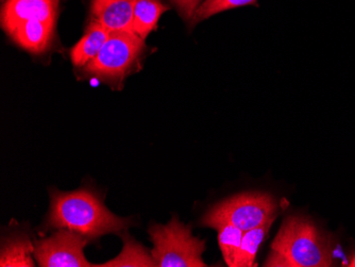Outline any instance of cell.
Returning <instances> with one entry per match:
<instances>
[{
  "instance_id": "obj_1",
  "label": "cell",
  "mask_w": 355,
  "mask_h": 267,
  "mask_svg": "<svg viewBox=\"0 0 355 267\" xmlns=\"http://www.w3.org/2000/svg\"><path fill=\"white\" fill-rule=\"evenodd\" d=\"M51 196L47 219L51 228L69 229L96 240L111 233L125 232L132 226V218L112 213L98 195L87 189L73 192L53 190Z\"/></svg>"
},
{
  "instance_id": "obj_9",
  "label": "cell",
  "mask_w": 355,
  "mask_h": 267,
  "mask_svg": "<svg viewBox=\"0 0 355 267\" xmlns=\"http://www.w3.org/2000/svg\"><path fill=\"white\" fill-rule=\"evenodd\" d=\"M55 27V23L30 19L17 26L9 35L25 51L31 53H42L47 51L51 45Z\"/></svg>"
},
{
  "instance_id": "obj_17",
  "label": "cell",
  "mask_w": 355,
  "mask_h": 267,
  "mask_svg": "<svg viewBox=\"0 0 355 267\" xmlns=\"http://www.w3.org/2000/svg\"><path fill=\"white\" fill-rule=\"evenodd\" d=\"M185 21H191L193 14L201 5V0H171Z\"/></svg>"
},
{
  "instance_id": "obj_8",
  "label": "cell",
  "mask_w": 355,
  "mask_h": 267,
  "mask_svg": "<svg viewBox=\"0 0 355 267\" xmlns=\"http://www.w3.org/2000/svg\"><path fill=\"white\" fill-rule=\"evenodd\" d=\"M135 3L137 0H92V21H97L112 33H133Z\"/></svg>"
},
{
  "instance_id": "obj_12",
  "label": "cell",
  "mask_w": 355,
  "mask_h": 267,
  "mask_svg": "<svg viewBox=\"0 0 355 267\" xmlns=\"http://www.w3.org/2000/svg\"><path fill=\"white\" fill-rule=\"evenodd\" d=\"M123 247L121 254L103 264L97 265L101 267H155V263L151 252H148L143 245L137 243L130 235H121Z\"/></svg>"
},
{
  "instance_id": "obj_3",
  "label": "cell",
  "mask_w": 355,
  "mask_h": 267,
  "mask_svg": "<svg viewBox=\"0 0 355 267\" xmlns=\"http://www.w3.org/2000/svg\"><path fill=\"white\" fill-rule=\"evenodd\" d=\"M153 248L151 256L157 267H205L202 259L205 241L193 236L191 226L173 215L166 225L153 224L148 229Z\"/></svg>"
},
{
  "instance_id": "obj_10",
  "label": "cell",
  "mask_w": 355,
  "mask_h": 267,
  "mask_svg": "<svg viewBox=\"0 0 355 267\" xmlns=\"http://www.w3.org/2000/svg\"><path fill=\"white\" fill-rule=\"evenodd\" d=\"M111 33L112 31L101 24L91 19L83 39L80 40L71 49V58L73 67L83 69L98 55Z\"/></svg>"
},
{
  "instance_id": "obj_16",
  "label": "cell",
  "mask_w": 355,
  "mask_h": 267,
  "mask_svg": "<svg viewBox=\"0 0 355 267\" xmlns=\"http://www.w3.org/2000/svg\"><path fill=\"white\" fill-rule=\"evenodd\" d=\"M254 3L255 0H205V3H201L193 14L191 24L195 25L199 21L213 17L215 14Z\"/></svg>"
},
{
  "instance_id": "obj_2",
  "label": "cell",
  "mask_w": 355,
  "mask_h": 267,
  "mask_svg": "<svg viewBox=\"0 0 355 267\" xmlns=\"http://www.w3.org/2000/svg\"><path fill=\"white\" fill-rule=\"evenodd\" d=\"M332 258L328 235L310 217L289 215L273 240L265 266H332Z\"/></svg>"
},
{
  "instance_id": "obj_4",
  "label": "cell",
  "mask_w": 355,
  "mask_h": 267,
  "mask_svg": "<svg viewBox=\"0 0 355 267\" xmlns=\"http://www.w3.org/2000/svg\"><path fill=\"white\" fill-rule=\"evenodd\" d=\"M145 51V41L127 31H113L98 55L89 61L83 71L110 85L121 87L123 81L139 63Z\"/></svg>"
},
{
  "instance_id": "obj_6",
  "label": "cell",
  "mask_w": 355,
  "mask_h": 267,
  "mask_svg": "<svg viewBox=\"0 0 355 267\" xmlns=\"http://www.w3.org/2000/svg\"><path fill=\"white\" fill-rule=\"evenodd\" d=\"M89 239L69 229H59L43 240L37 241L33 257L41 267L97 266L85 258Z\"/></svg>"
},
{
  "instance_id": "obj_11",
  "label": "cell",
  "mask_w": 355,
  "mask_h": 267,
  "mask_svg": "<svg viewBox=\"0 0 355 267\" xmlns=\"http://www.w3.org/2000/svg\"><path fill=\"white\" fill-rule=\"evenodd\" d=\"M167 10L168 8L161 0H137L133 10V33L145 41Z\"/></svg>"
},
{
  "instance_id": "obj_7",
  "label": "cell",
  "mask_w": 355,
  "mask_h": 267,
  "mask_svg": "<svg viewBox=\"0 0 355 267\" xmlns=\"http://www.w3.org/2000/svg\"><path fill=\"white\" fill-rule=\"evenodd\" d=\"M57 1L53 0H6L1 10V27L8 35L30 19L57 21Z\"/></svg>"
},
{
  "instance_id": "obj_13",
  "label": "cell",
  "mask_w": 355,
  "mask_h": 267,
  "mask_svg": "<svg viewBox=\"0 0 355 267\" xmlns=\"http://www.w3.org/2000/svg\"><path fill=\"white\" fill-rule=\"evenodd\" d=\"M276 217L268 219L261 226L255 227L248 231H244L241 239V247L235 260L234 267L254 266L255 257L260 248L261 244L266 239L268 231L270 230Z\"/></svg>"
},
{
  "instance_id": "obj_14",
  "label": "cell",
  "mask_w": 355,
  "mask_h": 267,
  "mask_svg": "<svg viewBox=\"0 0 355 267\" xmlns=\"http://www.w3.org/2000/svg\"><path fill=\"white\" fill-rule=\"evenodd\" d=\"M33 248L31 243L25 238L8 240L1 248V267H33L35 262L32 259Z\"/></svg>"
},
{
  "instance_id": "obj_5",
  "label": "cell",
  "mask_w": 355,
  "mask_h": 267,
  "mask_svg": "<svg viewBox=\"0 0 355 267\" xmlns=\"http://www.w3.org/2000/svg\"><path fill=\"white\" fill-rule=\"evenodd\" d=\"M279 205L266 193H241L225 199L209 209L201 219L203 227L214 228L216 225L228 223L243 231H248L277 217Z\"/></svg>"
},
{
  "instance_id": "obj_18",
  "label": "cell",
  "mask_w": 355,
  "mask_h": 267,
  "mask_svg": "<svg viewBox=\"0 0 355 267\" xmlns=\"http://www.w3.org/2000/svg\"><path fill=\"white\" fill-rule=\"evenodd\" d=\"M53 1H57V3H58V1H59V0H53Z\"/></svg>"
},
{
  "instance_id": "obj_15",
  "label": "cell",
  "mask_w": 355,
  "mask_h": 267,
  "mask_svg": "<svg viewBox=\"0 0 355 267\" xmlns=\"http://www.w3.org/2000/svg\"><path fill=\"white\" fill-rule=\"evenodd\" d=\"M213 229L217 230L218 233L217 240H218L219 248L225 259V264L234 267L244 231L228 223L216 225Z\"/></svg>"
}]
</instances>
